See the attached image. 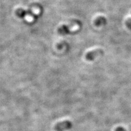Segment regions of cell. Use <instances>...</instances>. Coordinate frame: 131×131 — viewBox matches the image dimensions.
<instances>
[{
	"label": "cell",
	"instance_id": "obj_2",
	"mask_svg": "<svg viewBox=\"0 0 131 131\" xmlns=\"http://www.w3.org/2000/svg\"><path fill=\"white\" fill-rule=\"evenodd\" d=\"M104 51L101 49H98L92 51L88 52L85 56V58L88 61H93L98 56H102L103 54Z\"/></svg>",
	"mask_w": 131,
	"mask_h": 131
},
{
	"label": "cell",
	"instance_id": "obj_3",
	"mask_svg": "<svg viewBox=\"0 0 131 131\" xmlns=\"http://www.w3.org/2000/svg\"><path fill=\"white\" fill-rule=\"evenodd\" d=\"M115 131H126V130L124 128L122 127H118L116 128Z\"/></svg>",
	"mask_w": 131,
	"mask_h": 131
},
{
	"label": "cell",
	"instance_id": "obj_1",
	"mask_svg": "<svg viewBox=\"0 0 131 131\" xmlns=\"http://www.w3.org/2000/svg\"><path fill=\"white\" fill-rule=\"evenodd\" d=\"M73 126L71 121L64 120L59 122L55 126V129L56 131H65L71 129Z\"/></svg>",
	"mask_w": 131,
	"mask_h": 131
}]
</instances>
